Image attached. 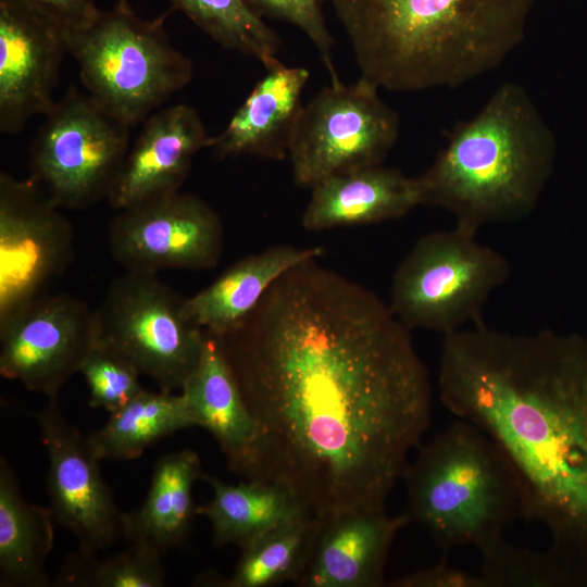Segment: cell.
Listing matches in <instances>:
<instances>
[{
	"label": "cell",
	"instance_id": "6da1fadb",
	"mask_svg": "<svg viewBox=\"0 0 587 587\" xmlns=\"http://www.w3.org/2000/svg\"><path fill=\"white\" fill-rule=\"evenodd\" d=\"M319 259L280 275L215 337L257 424L232 472L327 517L385 508L429 428L433 392L389 304Z\"/></svg>",
	"mask_w": 587,
	"mask_h": 587
},
{
	"label": "cell",
	"instance_id": "7a4b0ae2",
	"mask_svg": "<svg viewBox=\"0 0 587 587\" xmlns=\"http://www.w3.org/2000/svg\"><path fill=\"white\" fill-rule=\"evenodd\" d=\"M441 403L501 450L521 490V519L553 545L587 550V344L483 321L442 338Z\"/></svg>",
	"mask_w": 587,
	"mask_h": 587
},
{
	"label": "cell",
	"instance_id": "3957f363",
	"mask_svg": "<svg viewBox=\"0 0 587 587\" xmlns=\"http://www.w3.org/2000/svg\"><path fill=\"white\" fill-rule=\"evenodd\" d=\"M363 78L379 89L458 88L523 42L535 0H325Z\"/></svg>",
	"mask_w": 587,
	"mask_h": 587
},
{
	"label": "cell",
	"instance_id": "277c9868",
	"mask_svg": "<svg viewBox=\"0 0 587 587\" xmlns=\"http://www.w3.org/2000/svg\"><path fill=\"white\" fill-rule=\"evenodd\" d=\"M555 138L526 89L502 83L483 108L459 122L432 165L417 176L422 205L477 235L528 216L552 173Z\"/></svg>",
	"mask_w": 587,
	"mask_h": 587
},
{
	"label": "cell",
	"instance_id": "5b68a950",
	"mask_svg": "<svg viewBox=\"0 0 587 587\" xmlns=\"http://www.w3.org/2000/svg\"><path fill=\"white\" fill-rule=\"evenodd\" d=\"M405 514L442 552L464 545L479 551L504 539L521 519V490L499 447L473 423L459 419L420 445L403 477Z\"/></svg>",
	"mask_w": 587,
	"mask_h": 587
},
{
	"label": "cell",
	"instance_id": "8992f818",
	"mask_svg": "<svg viewBox=\"0 0 587 587\" xmlns=\"http://www.w3.org/2000/svg\"><path fill=\"white\" fill-rule=\"evenodd\" d=\"M171 8L153 20L139 17L129 2L99 10L86 25L68 29V52L86 92L127 125L145 122L192 78V63L165 30Z\"/></svg>",
	"mask_w": 587,
	"mask_h": 587
},
{
	"label": "cell",
	"instance_id": "52a82bcc",
	"mask_svg": "<svg viewBox=\"0 0 587 587\" xmlns=\"http://www.w3.org/2000/svg\"><path fill=\"white\" fill-rule=\"evenodd\" d=\"M453 227L422 236L399 263L389 308L408 328L442 337L482 321L490 295L509 279L503 254Z\"/></svg>",
	"mask_w": 587,
	"mask_h": 587
},
{
	"label": "cell",
	"instance_id": "ba28073f",
	"mask_svg": "<svg viewBox=\"0 0 587 587\" xmlns=\"http://www.w3.org/2000/svg\"><path fill=\"white\" fill-rule=\"evenodd\" d=\"M183 300L158 273L126 271L95 310L97 340L151 378L180 390L202 353L205 332L183 312Z\"/></svg>",
	"mask_w": 587,
	"mask_h": 587
},
{
	"label": "cell",
	"instance_id": "9c48e42d",
	"mask_svg": "<svg viewBox=\"0 0 587 587\" xmlns=\"http://www.w3.org/2000/svg\"><path fill=\"white\" fill-rule=\"evenodd\" d=\"M129 128L71 86L45 115L30 149V180L58 207L107 199L129 149Z\"/></svg>",
	"mask_w": 587,
	"mask_h": 587
},
{
	"label": "cell",
	"instance_id": "30bf717a",
	"mask_svg": "<svg viewBox=\"0 0 587 587\" xmlns=\"http://www.w3.org/2000/svg\"><path fill=\"white\" fill-rule=\"evenodd\" d=\"M378 90L363 78L351 85L339 80L303 105L288 153L298 186L311 189L329 177L382 164L397 143L400 121Z\"/></svg>",
	"mask_w": 587,
	"mask_h": 587
},
{
	"label": "cell",
	"instance_id": "8fae6325",
	"mask_svg": "<svg viewBox=\"0 0 587 587\" xmlns=\"http://www.w3.org/2000/svg\"><path fill=\"white\" fill-rule=\"evenodd\" d=\"M96 341L95 311L85 302L37 297L0 319V374L57 398Z\"/></svg>",
	"mask_w": 587,
	"mask_h": 587
},
{
	"label": "cell",
	"instance_id": "7c38bea8",
	"mask_svg": "<svg viewBox=\"0 0 587 587\" xmlns=\"http://www.w3.org/2000/svg\"><path fill=\"white\" fill-rule=\"evenodd\" d=\"M108 241L111 255L126 271H202L217 265L224 232L205 201L176 192L117 211Z\"/></svg>",
	"mask_w": 587,
	"mask_h": 587
},
{
	"label": "cell",
	"instance_id": "4fadbf2b",
	"mask_svg": "<svg viewBox=\"0 0 587 587\" xmlns=\"http://www.w3.org/2000/svg\"><path fill=\"white\" fill-rule=\"evenodd\" d=\"M59 209L30 179L0 174V319L73 261V227Z\"/></svg>",
	"mask_w": 587,
	"mask_h": 587
},
{
	"label": "cell",
	"instance_id": "5bb4252c",
	"mask_svg": "<svg viewBox=\"0 0 587 587\" xmlns=\"http://www.w3.org/2000/svg\"><path fill=\"white\" fill-rule=\"evenodd\" d=\"M35 419L48 454L53 516L75 536L78 555H97L123 537L125 512L103 480L87 437L64 417L58 399L50 398Z\"/></svg>",
	"mask_w": 587,
	"mask_h": 587
},
{
	"label": "cell",
	"instance_id": "9a60e30c",
	"mask_svg": "<svg viewBox=\"0 0 587 587\" xmlns=\"http://www.w3.org/2000/svg\"><path fill=\"white\" fill-rule=\"evenodd\" d=\"M68 28L28 0H0V132L16 135L55 101Z\"/></svg>",
	"mask_w": 587,
	"mask_h": 587
},
{
	"label": "cell",
	"instance_id": "2e32d148",
	"mask_svg": "<svg viewBox=\"0 0 587 587\" xmlns=\"http://www.w3.org/2000/svg\"><path fill=\"white\" fill-rule=\"evenodd\" d=\"M210 136L187 104L159 110L128 149L107 198L116 211L179 192L196 154Z\"/></svg>",
	"mask_w": 587,
	"mask_h": 587
},
{
	"label": "cell",
	"instance_id": "e0dca14e",
	"mask_svg": "<svg viewBox=\"0 0 587 587\" xmlns=\"http://www.w3.org/2000/svg\"><path fill=\"white\" fill-rule=\"evenodd\" d=\"M411 523L405 513L357 509L323 517L300 587H380L397 534Z\"/></svg>",
	"mask_w": 587,
	"mask_h": 587
},
{
	"label": "cell",
	"instance_id": "ac0fdd59",
	"mask_svg": "<svg viewBox=\"0 0 587 587\" xmlns=\"http://www.w3.org/2000/svg\"><path fill=\"white\" fill-rule=\"evenodd\" d=\"M422 205L417 176L382 164L329 177L311 188L301 224L310 232L404 216Z\"/></svg>",
	"mask_w": 587,
	"mask_h": 587
},
{
	"label": "cell",
	"instance_id": "d6986e66",
	"mask_svg": "<svg viewBox=\"0 0 587 587\" xmlns=\"http://www.w3.org/2000/svg\"><path fill=\"white\" fill-rule=\"evenodd\" d=\"M309 77V71L300 66L280 64L270 70L226 127L210 137L208 148L220 157L250 154L275 161L288 159Z\"/></svg>",
	"mask_w": 587,
	"mask_h": 587
},
{
	"label": "cell",
	"instance_id": "ffe728a7",
	"mask_svg": "<svg viewBox=\"0 0 587 587\" xmlns=\"http://www.w3.org/2000/svg\"><path fill=\"white\" fill-rule=\"evenodd\" d=\"M323 252L319 246L279 245L242 258L203 290L184 298L183 312L207 333L222 336L252 311L280 275L300 263L321 258Z\"/></svg>",
	"mask_w": 587,
	"mask_h": 587
},
{
	"label": "cell",
	"instance_id": "44dd1931",
	"mask_svg": "<svg viewBox=\"0 0 587 587\" xmlns=\"http://www.w3.org/2000/svg\"><path fill=\"white\" fill-rule=\"evenodd\" d=\"M179 391L195 426L214 437L232 471L255 440L257 424L215 336L205 332L199 362Z\"/></svg>",
	"mask_w": 587,
	"mask_h": 587
},
{
	"label": "cell",
	"instance_id": "7402d4cb",
	"mask_svg": "<svg viewBox=\"0 0 587 587\" xmlns=\"http://www.w3.org/2000/svg\"><path fill=\"white\" fill-rule=\"evenodd\" d=\"M202 476L200 459L193 450L161 457L153 467L143 503L124 514L123 537L160 552L180 546L197 514L192 489Z\"/></svg>",
	"mask_w": 587,
	"mask_h": 587
},
{
	"label": "cell",
	"instance_id": "603a6c76",
	"mask_svg": "<svg viewBox=\"0 0 587 587\" xmlns=\"http://www.w3.org/2000/svg\"><path fill=\"white\" fill-rule=\"evenodd\" d=\"M51 509L28 503L9 462L0 459V586L46 587L53 548Z\"/></svg>",
	"mask_w": 587,
	"mask_h": 587
},
{
	"label": "cell",
	"instance_id": "cb8c5ba5",
	"mask_svg": "<svg viewBox=\"0 0 587 587\" xmlns=\"http://www.w3.org/2000/svg\"><path fill=\"white\" fill-rule=\"evenodd\" d=\"M213 498L197 507L213 530L216 547L229 544L240 549L272 528L311 515L285 488L267 482L246 480L233 485L203 474Z\"/></svg>",
	"mask_w": 587,
	"mask_h": 587
},
{
	"label": "cell",
	"instance_id": "d4e9b609",
	"mask_svg": "<svg viewBox=\"0 0 587 587\" xmlns=\"http://www.w3.org/2000/svg\"><path fill=\"white\" fill-rule=\"evenodd\" d=\"M195 426L182 392L143 389L87 437L101 460H134L158 440Z\"/></svg>",
	"mask_w": 587,
	"mask_h": 587
},
{
	"label": "cell",
	"instance_id": "484cf974",
	"mask_svg": "<svg viewBox=\"0 0 587 587\" xmlns=\"http://www.w3.org/2000/svg\"><path fill=\"white\" fill-rule=\"evenodd\" d=\"M323 517L305 515L280 524L241 548L226 587H271L296 583L302 573Z\"/></svg>",
	"mask_w": 587,
	"mask_h": 587
},
{
	"label": "cell",
	"instance_id": "4316f807",
	"mask_svg": "<svg viewBox=\"0 0 587 587\" xmlns=\"http://www.w3.org/2000/svg\"><path fill=\"white\" fill-rule=\"evenodd\" d=\"M223 48L250 55L270 71L278 65L279 36L245 0H168Z\"/></svg>",
	"mask_w": 587,
	"mask_h": 587
},
{
	"label": "cell",
	"instance_id": "83f0119b",
	"mask_svg": "<svg viewBox=\"0 0 587 587\" xmlns=\"http://www.w3.org/2000/svg\"><path fill=\"white\" fill-rule=\"evenodd\" d=\"M162 552L145 545L130 544L122 552L105 557L68 555L60 573L63 586L161 587L165 583Z\"/></svg>",
	"mask_w": 587,
	"mask_h": 587
},
{
	"label": "cell",
	"instance_id": "f1b7e54d",
	"mask_svg": "<svg viewBox=\"0 0 587 587\" xmlns=\"http://www.w3.org/2000/svg\"><path fill=\"white\" fill-rule=\"evenodd\" d=\"M79 374L89 390V407L105 410L110 414L145 389L135 366L98 340L83 361Z\"/></svg>",
	"mask_w": 587,
	"mask_h": 587
},
{
	"label": "cell",
	"instance_id": "f546056e",
	"mask_svg": "<svg viewBox=\"0 0 587 587\" xmlns=\"http://www.w3.org/2000/svg\"><path fill=\"white\" fill-rule=\"evenodd\" d=\"M259 16L282 20L298 27L313 43L328 72L330 83L339 82L333 61L334 38L325 23V0H245Z\"/></svg>",
	"mask_w": 587,
	"mask_h": 587
},
{
	"label": "cell",
	"instance_id": "4dcf8cb0",
	"mask_svg": "<svg viewBox=\"0 0 587 587\" xmlns=\"http://www.w3.org/2000/svg\"><path fill=\"white\" fill-rule=\"evenodd\" d=\"M394 587H484L479 574H473L441 561L391 582Z\"/></svg>",
	"mask_w": 587,
	"mask_h": 587
},
{
	"label": "cell",
	"instance_id": "1f68e13d",
	"mask_svg": "<svg viewBox=\"0 0 587 587\" xmlns=\"http://www.w3.org/2000/svg\"><path fill=\"white\" fill-rule=\"evenodd\" d=\"M55 18L68 29L88 24L99 12L95 0H28Z\"/></svg>",
	"mask_w": 587,
	"mask_h": 587
},
{
	"label": "cell",
	"instance_id": "d6a6232c",
	"mask_svg": "<svg viewBox=\"0 0 587 587\" xmlns=\"http://www.w3.org/2000/svg\"><path fill=\"white\" fill-rule=\"evenodd\" d=\"M118 2L127 3L128 0H118Z\"/></svg>",
	"mask_w": 587,
	"mask_h": 587
}]
</instances>
